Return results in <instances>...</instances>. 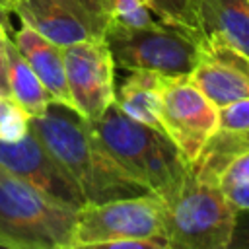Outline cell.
Returning <instances> with one entry per match:
<instances>
[{
	"mask_svg": "<svg viewBox=\"0 0 249 249\" xmlns=\"http://www.w3.org/2000/svg\"><path fill=\"white\" fill-rule=\"evenodd\" d=\"M0 249H4V247H0Z\"/></svg>",
	"mask_w": 249,
	"mask_h": 249,
	"instance_id": "28",
	"label": "cell"
},
{
	"mask_svg": "<svg viewBox=\"0 0 249 249\" xmlns=\"http://www.w3.org/2000/svg\"><path fill=\"white\" fill-rule=\"evenodd\" d=\"M14 14H18L21 23L29 25L58 47H68L88 39H99L78 16H74L58 0H18L14 6Z\"/></svg>",
	"mask_w": 249,
	"mask_h": 249,
	"instance_id": "11",
	"label": "cell"
},
{
	"mask_svg": "<svg viewBox=\"0 0 249 249\" xmlns=\"http://www.w3.org/2000/svg\"><path fill=\"white\" fill-rule=\"evenodd\" d=\"M29 128L78 185L86 204L150 193L111 158L72 107L53 101L43 115L29 119Z\"/></svg>",
	"mask_w": 249,
	"mask_h": 249,
	"instance_id": "1",
	"label": "cell"
},
{
	"mask_svg": "<svg viewBox=\"0 0 249 249\" xmlns=\"http://www.w3.org/2000/svg\"><path fill=\"white\" fill-rule=\"evenodd\" d=\"M8 31L10 27L0 21V95L10 97V88H8Z\"/></svg>",
	"mask_w": 249,
	"mask_h": 249,
	"instance_id": "24",
	"label": "cell"
},
{
	"mask_svg": "<svg viewBox=\"0 0 249 249\" xmlns=\"http://www.w3.org/2000/svg\"><path fill=\"white\" fill-rule=\"evenodd\" d=\"M0 167L74 208L86 204L78 185L31 128L19 140H0Z\"/></svg>",
	"mask_w": 249,
	"mask_h": 249,
	"instance_id": "9",
	"label": "cell"
},
{
	"mask_svg": "<svg viewBox=\"0 0 249 249\" xmlns=\"http://www.w3.org/2000/svg\"><path fill=\"white\" fill-rule=\"evenodd\" d=\"M12 41L18 47L19 54L27 60L31 70L37 74V78L43 82L53 101L72 107L68 86H66L62 47L45 39L41 33H37L25 23H21V27L14 33Z\"/></svg>",
	"mask_w": 249,
	"mask_h": 249,
	"instance_id": "12",
	"label": "cell"
},
{
	"mask_svg": "<svg viewBox=\"0 0 249 249\" xmlns=\"http://www.w3.org/2000/svg\"><path fill=\"white\" fill-rule=\"evenodd\" d=\"M148 2L161 23L187 31L200 45L206 43V35L202 31L195 0H148Z\"/></svg>",
	"mask_w": 249,
	"mask_h": 249,
	"instance_id": "16",
	"label": "cell"
},
{
	"mask_svg": "<svg viewBox=\"0 0 249 249\" xmlns=\"http://www.w3.org/2000/svg\"><path fill=\"white\" fill-rule=\"evenodd\" d=\"M206 39L222 41L249 58V0H195Z\"/></svg>",
	"mask_w": 249,
	"mask_h": 249,
	"instance_id": "13",
	"label": "cell"
},
{
	"mask_svg": "<svg viewBox=\"0 0 249 249\" xmlns=\"http://www.w3.org/2000/svg\"><path fill=\"white\" fill-rule=\"evenodd\" d=\"M62 249H165V241L163 237L115 239V241H93V243H68Z\"/></svg>",
	"mask_w": 249,
	"mask_h": 249,
	"instance_id": "20",
	"label": "cell"
},
{
	"mask_svg": "<svg viewBox=\"0 0 249 249\" xmlns=\"http://www.w3.org/2000/svg\"><path fill=\"white\" fill-rule=\"evenodd\" d=\"M16 2H18V0H0V8L12 14V12H14V6H16Z\"/></svg>",
	"mask_w": 249,
	"mask_h": 249,
	"instance_id": "26",
	"label": "cell"
},
{
	"mask_svg": "<svg viewBox=\"0 0 249 249\" xmlns=\"http://www.w3.org/2000/svg\"><path fill=\"white\" fill-rule=\"evenodd\" d=\"M103 39L115 66L128 72L152 70L161 76H191L202 56V45L195 37L161 21L140 29L109 23Z\"/></svg>",
	"mask_w": 249,
	"mask_h": 249,
	"instance_id": "5",
	"label": "cell"
},
{
	"mask_svg": "<svg viewBox=\"0 0 249 249\" xmlns=\"http://www.w3.org/2000/svg\"><path fill=\"white\" fill-rule=\"evenodd\" d=\"M8 88L10 99L19 109H23L29 119L43 115L53 103V97L49 95L47 88L31 70L27 60L19 54L12 39L8 41Z\"/></svg>",
	"mask_w": 249,
	"mask_h": 249,
	"instance_id": "15",
	"label": "cell"
},
{
	"mask_svg": "<svg viewBox=\"0 0 249 249\" xmlns=\"http://www.w3.org/2000/svg\"><path fill=\"white\" fill-rule=\"evenodd\" d=\"M105 8L111 23L126 29H140L158 23L148 0H105Z\"/></svg>",
	"mask_w": 249,
	"mask_h": 249,
	"instance_id": "17",
	"label": "cell"
},
{
	"mask_svg": "<svg viewBox=\"0 0 249 249\" xmlns=\"http://www.w3.org/2000/svg\"><path fill=\"white\" fill-rule=\"evenodd\" d=\"M228 249H249V210H237Z\"/></svg>",
	"mask_w": 249,
	"mask_h": 249,
	"instance_id": "23",
	"label": "cell"
},
{
	"mask_svg": "<svg viewBox=\"0 0 249 249\" xmlns=\"http://www.w3.org/2000/svg\"><path fill=\"white\" fill-rule=\"evenodd\" d=\"M224 195L235 210H249V183L224 189Z\"/></svg>",
	"mask_w": 249,
	"mask_h": 249,
	"instance_id": "25",
	"label": "cell"
},
{
	"mask_svg": "<svg viewBox=\"0 0 249 249\" xmlns=\"http://www.w3.org/2000/svg\"><path fill=\"white\" fill-rule=\"evenodd\" d=\"M191 80L218 109L249 99V58L222 41L206 39Z\"/></svg>",
	"mask_w": 249,
	"mask_h": 249,
	"instance_id": "10",
	"label": "cell"
},
{
	"mask_svg": "<svg viewBox=\"0 0 249 249\" xmlns=\"http://www.w3.org/2000/svg\"><path fill=\"white\" fill-rule=\"evenodd\" d=\"M76 214L78 208L0 167V247L62 249L72 241Z\"/></svg>",
	"mask_w": 249,
	"mask_h": 249,
	"instance_id": "3",
	"label": "cell"
},
{
	"mask_svg": "<svg viewBox=\"0 0 249 249\" xmlns=\"http://www.w3.org/2000/svg\"><path fill=\"white\" fill-rule=\"evenodd\" d=\"M160 124L183 160L193 163L218 128V107L191 76H165L160 97Z\"/></svg>",
	"mask_w": 249,
	"mask_h": 249,
	"instance_id": "7",
	"label": "cell"
},
{
	"mask_svg": "<svg viewBox=\"0 0 249 249\" xmlns=\"http://www.w3.org/2000/svg\"><path fill=\"white\" fill-rule=\"evenodd\" d=\"M163 78L165 76L152 70H132L115 89V103L134 121L161 130L160 97Z\"/></svg>",
	"mask_w": 249,
	"mask_h": 249,
	"instance_id": "14",
	"label": "cell"
},
{
	"mask_svg": "<svg viewBox=\"0 0 249 249\" xmlns=\"http://www.w3.org/2000/svg\"><path fill=\"white\" fill-rule=\"evenodd\" d=\"M243 183H249V154L239 156L237 160H233L220 177L222 191L230 189V187H235V185H243Z\"/></svg>",
	"mask_w": 249,
	"mask_h": 249,
	"instance_id": "22",
	"label": "cell"
},
{
	"mask_svg": "<svg viewBox=\"0 0 249 249\" xmlns=\"http://www.w3.org/2000/svg\"><path fill=\"white\" fill-rule=\"evenodd\" d=\"M218 126L249 128V99H239L218 109Z\"/></svg>",
	"mask_w": 249,
	"mask_h": 249,
	"instance_id": "21",
	"label": "cell"
},
{
	"mask_svg": "<svg viewBox=\"0 0 249 249\" xmlns=\"http://www.w3.org/2000/svg\"><path fill=\"white\" fill-rule=\"evenodd\" d=\"M163 200L165 249H228L237 210L222 187L189 167L183 183Z\"/></svg>",
	"mask_w": 249,
	"mask_h": 249,
	"instance_id": "4",
	"label": "cell"
},
{
	"mask_svg": "<svg viewBox=\"0 0 249 249\" xmlns=\"http://www.w3.org/2000/svg\"><path fill=\"white\" fill-rule=\"evenodd\" d=\"M58 2H62L74 16H78L95 37L99 39L105 37V31L111 23L105 8V0H58Z\"/></svg>",
	"mask_w": 249,
	"mask_h": 249,
	"instance_id": "18",
	"label": "cell"
},
{
	"mask_svg": "<svg viewBox=\"0 0 249 249\" xmlns=\"http://www.w3.org/2000/svg\"><path fill=\"white\" fill-rule=\"evenodd\" d=\"M111 158L142 187L167 198L187 177V163L171 138L121 111L117 103L89 123Z\"/></svg>",
	"mask_w": 249,
	"mask_h": 249,
	"instance_id": "2",
	"label": "cell"
},
{
	"mask_svg": "<svg viewBox=\"0 0 249 249\" xmlns=\"http://www.w3.org/2000/svg\"><path fill=\"white\" fill-rule=\"evenodd\" d=\"M66 86L72 109L88 123L115 103V60L105 39H88L62 47Z\"/></svg>",
	"mask_w": 249,
	"mask_h": 249,
	"instance_id": "8",
	"label": "cell"
},
{
	"mask_svg": "<svg viewBox=\"0 0 249 249\" xmlns=\"http://www.w3.org/2000/svg\"><path fill=\"white\" fill-rule=\"evenodd\" d=\"M163 237V200L154 193L78 208L70 243Z\"/></svg>",
	"mask_w": 249,
	"mask_h": 249,
	"instance_id": "6",
	"label": "cell"
},
{
	"mask_svg": "<svg viewBox=\"0 0 249 249\" xmlns=\"http://www.w3.org/2000/svg\"><path fill=\"white\" fill-rule=\"evenodd\" d=\"M29 130V115L10 97L0 95V140H19Z\"/></svg>",
	"mask_w": 249,
	"mask_h": 249,
	"instance_id": "19",
	"label": "cell"
},
{
	"mask_svg": "<svg viewBox=\"0 0 249 249\" xmlns=\"http://www.w3.org/2000/svg\"><path fill=\"white\" fill-rule=\"evenodd\" d=\"M0 21H2L4 25H8V27H10V12H6V10H2V8H0Z\"/></svg>",
	"mask_w": 249,
	"mask_h": 249,
	"instance_id": "27",
	"label": "cell"
}]
</instances>
